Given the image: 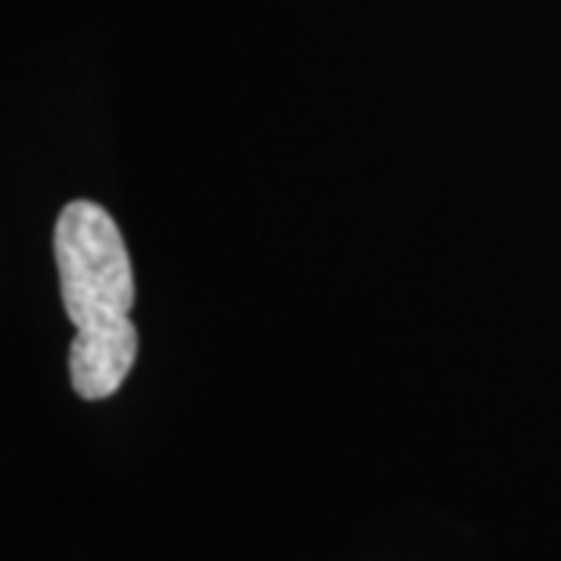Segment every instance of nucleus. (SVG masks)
<instances>
[{"label":"nucleus","mask_w":561,"mask_h":561,"mask_svg":"<svg viewBox=\"0 0 561 561\" xmlns=\"http://www.w3.org/2000/svg\"><path fill=\"white\" fill-rule=\"evenodd\" d=\"M54 260L66 316L76 324L69 381L81 400H106L138 359L135 272L119 225L94 201H72L54 228Z\"/></svg>","instance_id":"nucleus-1"}]
</instances>
